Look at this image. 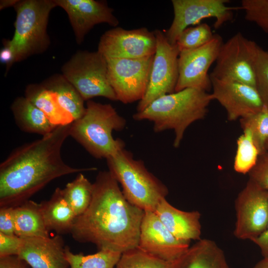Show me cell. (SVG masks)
<instances>
[{
    "instance_id": "cell-1",
    "label": "cell",
    "mask_w": 268,
    "mask_h": 268,
    "mask_svg": "<svg viewBox=\"0 0 268 268\" xmlns=\"http://www.w3.org/2000/svg\"><path fill=\"white\" fill-rule=\"evenodd\" d=\"M91 202L70 232L80 243L123 253L137 247L144 211L129 202L109 171L98 173Z\"/></svg>"
},
{
    "instance_id": "cell-2",
    "label": "cell",
    "mask_w": 268,
    "mask_h": 268,
    "mask_svg": "<svg viewBox=\"0 0 268 268\" xmlns=\"http://www.w3.org/2000/svg\"><path fill=\"white\" fill-rule=\"evenodd\" d=\"M70 126H58L17 147L0 163V207L20 205L57 178L95 169L72 167L63 160L61 149Z\"/></svg>"
},
{
    "instance_id": "cell-3",
    "label": "cell",
    "mask_w": 268,
    "mask_h": 268,
    "mask_svg": "<svg viewBox=\"0 0 268 268\" xmlns=\"http://www.w3.org/2000/svg\"><path fill=\"white\" fill-rule=\"evenodd\" d=\"M212 100L211 93L188 88L159 97L142 111L134 113L133 118L135 121L152 122L155 133L173 130V146L178 148L187 129L205 117Z\"/></svg>"
},
{
    "instance_id": "cell-4",
    "label": "cell",
    "mask_w": 268,
    "mask_h": 268,
    "mask_svg": "<svg viewBox=\"0 0 268 268\" xmlns=\"http://www.w3.org/2000/svg\"><path fill=\"white\" fill-rule=\"evenodd\" d=\"M85 111L70 126L69 136L81 144L93 157L107 159L125 147L120 138H114L112 132L126 126V119L110 104L92 100L86 103Z\"/></svg>"
},
{
    "instance_id": "cell-5",
    "label": "cell",
    "mask_w": 268,
    "mask_h": 268,
    "mask_svg": "<svg viewBox=\"0 0 268 268\" xmlns=\"http://www.w3.org/2000/svg\"><path fill=\"white\" fill-rule=\"evenodd\" d=\"M107 160L109 171L120 184L127 200L143 211H154L168 189L125 147Z\"/></svg>"
},
{
    "instance_id": "cell-6",
    "label": "cell",
    "mask_w": 268,
    "mask_h": 268,
    "mask_svg": "<svg viewBox=\"0 0 268 268\" xmlns=\"http://www.w3.org/2000/svg\"><path fill=\"white\" fill-rule=\"evenodd\" d=\"M55 0H22L13 6L16 13L11 39L3 41L13 54V64L44 52L50 44L47 28Z\"/></svg>"
},
{
    "instance_id": "cell-7",
    "label": "cell",
    "mask_w": 268,
    "mask_h": 268,
    "mask_svg": "<svg viewBox=\"0 0 268 268\" xmlns=\"http://www.w3.org/2000/svg\"><path fill=\"white\" fill-rule=\"evenodd\" d=\"M61 70L84 101L97 96L117 101L108 79L107 60L98 51H77Z\"/></svg>"
},
{
    "instance_id": "cell-8",
    "label": "cell",
    "mask_w": 268,
    "mask_h": 268,
    "mask_svg": "<svg viewBox=\"0 0 268 268\" xmlns=\"http://www.w3.org/2000/svg\"><path fill=\"white\" fill-rule=\"evenodd\" d=\"M258 45L237 33L222 44L210 76L256 87L254 64Z\"/></svg>"
},
{
    "instance_id": "cell-9",
    "label": "cell",
    "mask_w": 268,
    "mask_h": 268,
    "mask_svg": "<svg viewBox=\"0 0 268 268\" xmlns=\"http://www.w3.org/2000/svg\"><path fill=\"white\" fill-rule=\"evenodd\" d=\"M154 56L139 59L106 58L109 82L117 101L142 100L147 89Z\"/></svg>"
},
{
    "instance_id": "cell-10",
    "label": "cell",
    "mask_w": 268,
    "mask_h": 268,
    "mask_svg": "<svg viewBox=\"0 0 268 268\" xmlns=\"http://www.w3.org/2000/svg\"><path fill=\"white\" fill-rule=\"evenodd\" d=\"M156 49L154 55L149 82L143 98L138 102L136 112H140L155 99L175 92L178 78V58L180 52L171 44L165 33L154 31Z\"/></svg>"
},
{
    "instance_id": "cell-11",
    "label": "cell",
    "mask_w": 268,
    "mask_h": 268,
    "mask_svg": "<svg viewBox=\"0 0 268 268\" xmlns=\"http://www.w3.org/2000/svg\"><path fill=\"white\" fill-rule=\"evenodd\" d=\"M227 0H172L174 17L170 27L165 32L168 41L175 45L182 32L190 25L199 24L202 20L214 18V27H221L233 18V10L240 6L227 5Z\"/></svg>"
},
{
    "instance_id": "cell-12",
    "label": "cell",
    "mask_w": 268,
    "mask_h": 268,
    "mask_svg": "<svg viewBox=\"0 0 268 268\" xmlns=\"http://www.w3.org/2000/svg\"><path fill=\"white\" fill-rule=\"evenodd\" d=\"M234 236L250 240L258 237L268 223V191L249 180L235 201Z\"/></svg>"
},
{
    "instance_id": "cell-13",
    "label": "cell",
    "mask_w": 268,
    "mask_h": 268,
    "mask_svg": "<svg viewBox=\"0 0 268 268\" xmlns=\"http://www.w3.org/2000/svg\"><path fill=\"white\" fill-rule=\"evenodd\" d=\"M223 43L222 38L214 34L209 42L197 49L180 52L178 58V78L175 92L194 88L208 92L211 81L208 71L215 62Z\"/></svg>"
},
{
    "instance_id": "cell-14",
    "label": "cell",
    "mask_w": 268,
    "mask_h": 268,
    "mask_svg": "<svg viewBox=\"0 0 268 268\" xmlns=\"http://www.w3.org/2000/svg\"><path fill=\"white\" fill-rule=\"evenodd\" d=\"M156 39L145 27L127 30L116 27L100 37L97 51L105 58L139 59L154 56Z\"/></svg>"
},
{
    "instance_id": "cell-15",
    "label": "cell",
    "mask_w": 268,
    "mask_h": 268,
    "mask_svg": "<svg viewBox=\"0 0 268 268\" xmlns=\"http://www.w3.org/2000/svg\"><path fill=\"white\" fill-rule=\"evenodd\" d=\"M210 76L213 100H217L225 109L229 121L256 113L265 105L256 87Z\"/></svg>"
},
{
    "instance_id": "cell-16",
    "label": "cell",
    "mask_w": 268,
    "mask_h": 268,
    "mask_svg": "<svg viewBox=\"0 0 268 268\" xmlns=\"http://www.w3.org/2000/svg\"><path fill=\"white\" fill-rule=\"evenodd\" d=\"M176 238L153 211H144L137 247L163 261L173 263L190 247Z\"/></svg>"
},
{
    "instance_id": "cell-17",
    "label": "cell",
    "mask_w": 268,
    "mask_h": 268,
    "mask_svg": "<svg viewBox=\"0 0 268 268\" xmlns=\"http://www.w3.org/2000/svg\"><path fill=\"white\" fill-rule=\"evenodd\" d=\"M57 6L67 12L76 41L80 44L85 35L96 24L107 23L117 27L118 18L106 1L95 0H55Z\"/></svg>"
},
{
    "instance_id": "cell-18",
    "label": "cell",
    "mask_w": 268,
    "mask_h": 268,
    "mask_svg": "<svg viewBox=\"0 0 268 268\" xmlns=\"http://www.w3.org/2000/svg\"><path fill=\"white\" fill-rule=\"evenodd\" d=\"M17 256L31 268H68L66 246L61 235L22 238Z\"/></svg>"
},
{
    "instance_id": "cell-19",
    "label": "cell",
    "mask_w": 268,
    "mask_h": 268,
    "mask_svg": "<svg viewBox=\"0 0 268 268\" xmlns=\"http://www.w3.org/2000/svg\"><path fill=\"white\" fill-rule=\"evenodd\" d=\"M167 229L177 239L190 243L200 240L201 213L197 210L185 211L163 199L154 211Z\"/></svg>"
},
{
    "instance_id": "cell-20",
    "label": "cell",
    "mask_w": 268,
    "mask_h": 268,
    "mask_svg": "<svg viewBox=\"0 0 268 268\" xmlns=\"http://www.w3.org/2000/svg\"><path fill=\"white\" fill-rule=\"evenodd\" d=\"M171 268H229L223 250L214 241L201 239L172 264Z\"/></svg>"
},
{
    "instance_id": "cell-21",
    "label": "cell",
    "mask_w": 268,
    "mask_h": 268,
    "mask_svg": "<svg viewBox=\"0 0 268 268\" xmlns=\"http://www.w3.org/2000/svg\"><path fill=\"white\" fill-rule=\"evenodd\" d=\"M41 211L47 230L57 234L70 233L77 218L64 198L62 189L57 188L50 199L40 202Z\"/></svg>"
},
{
    "instance_id": "cell-22",
    "label": "cell",
    "mask_w": 268,
    "mask_h": 268,
    "mask_svg": "<svg viewBox=\"0 0 268 268\" xmlns=\"http://www.w3.org/2000/svg\"><path fill=\"white\" fill-rule=\"evenodd\" d=\"M10 109L16 124L24 132L44 136L57 127L50 122L41 110L25 96L16 98Z\"/></svg>"
},
{
    "instance_id": "cell-23",
    "label": "cell",
    "mask_w": 268,
    "mask_h": 268,
    "mask_svg": "<svg viewBox=\"0 0 268 268\" xmlns=\"http://www.w3.org/2000/svg\"><path fill=\"white\" fill-rule=\"evenodd\" d=\"M25 97L56 127L68 125L74 121L71 115L61 106L56 94L42 83L28 85L25 90Z\"/></svg>"
},
{
    "instance_id": "cell-24",
    "label": "cell",
    "mask_w": 268,
    "mask_h": 268,
    "mask_svg": "<svg viewBox=\"0 0 268 268\" xmlns=\"http://www.w3.org/2000/svg\"><path fill=\"white\" fill-rule=\"evenodd\" d=\"M14 234L21 238L48 237L40 203L28 200L14 207Z\"/></svg>"
},
{
    "instance_id": "cell-25",
    "label": "cell",
    "mask_w": 268,
    "mask_h": 268,
    "mask_svg": "<svg viewBox=\"0 0 268 268\" xmlns=\"http://www.w3.org/2000/svg\"><path fill=\"white\" fill-rule=\"evenodd\" d=\"M41 83L56 94L61 106L71 115L74 120L84 114L86 109L84 100L62 74H54Z\"/></svg>"
},
{
    "instance_id": "cell-26",
    "label": "cell",
    "mask_w": 268,
    "mask_h": 268,
    "mask_svg": "<svg viewBox=\"0 0 268 268\" xmlns=\"http://www.w3.org/2000/svg\"><path fill=\"white\" fill-rule=\"evenodd\" d=\"M93 185L81 173L62 189L63 195L77 217L89 205L93 195Z\"/></svg>"
},
{
    "instance_id": "cell-27",
    "label": "cell",
    "mask_w": 268,
    "mask_h": 268,
    "mask_svg": "<svg viewBox=\"0 0 268 268\" xmlns=\"http://www.w3.org/2000/svg\"><path fill=\"white\" fill-rule=\"evenodd\" d=\"M65 254L68 263V268H115L121 253L107 250L84 255L83 253H72L66 247Z\"/></svg>"
},
{
    "instance_id": "cell-28",
    "label": "cell",
    "mask_w": 268,
    "mask_h": 268,
    "mask_svg": "<svg viewBox=\"0 0 268 268\" xmlns=\"http://www.w3.org/2000/svg\"><path fill=\"white\" fill-rule=\"evenodd\" d=\"M260 156L259 150L251 133L243 131L237 140V149L234 160V169L239 174L249 173L256 165Z\"/></svg>"
},
{
    "instance_id": "cell-29",
    "label": "cell",
    "mask_w": 268,
    "mask_h": 268,
    "mask_svg": "<svg viewBox=\"0 0 268 268\" xmlns=\"http://www.w3.org/2000/svg\"><path fill=\"white\" fill-rule=\"evenodd\" d=\"M240 123L243 131H249L259 150L260 155L267 152L268 143V106L264 105L259 112L242 118Z\"/></svg>"
},
{
    "instance_id": "cell-30",
    "label": "cell",
    "mask_w": 268,
    "mask_h": 268,
    "mask_svg": "<svg viewBox=\"0 0 268 268\" xmlns=\"http://www.w3.org/2000/svg\"><path fill=\"white\" fill-rule=\"evenodd\" d=\"M173 263L161 260L136 247L122 253L115 268H171Z\"/></svg>"
},
{
    "instance_id": "cell-31",
    "label": "cell",
    "mask_w": 268,
    "mask_h": 268,
    "mask_svg": "<svg viewBox=\"0 0 268 268\" xmlns=\"http://www.w3.org/2000/svg\"><path fill=\"white\" fill-rule=\"evenodd\" d=\"M213 34L210 27L205 23L196 26L188 27L180 34L176 45L179 52L201 47L212 39Z\"/></svg>"
},
{
    "instance_id": "cell-32",
    "label": "cell",
    "mask_w": 268,
    "mask_h": 268,
    "mask_svg": "<svg viewBox=\"0 0 268 268\" xmlns=\"http://www.w3.org/2000/svg\"><path fill=\"white\" fill-rule=\"evenodd\" d=\"M240 6L246 20L268 33V0H242Z\"/></svg>"
},
{
    "instance_id": "cell-33",
    "label": "cell",
    "mask_w": 268,
    "mask_h": 268,
    "mask_svg": "<svg viewBox=\"0 0 268 268\" xmlns=\"http://www.w3.org/2000/svg\"><path fill=\"white\" fill-rule=\"evenodd\" d=\"M256 88L268 106V51L258 45L255 59Z\"/></svg>"
},
{
    "instance_id": "cell-34",
    "label": "cell",
    "mask_w": 268,
    "mask_h": 268,
    "mask_svg": "<svg viewBox=\"0 0 268 268\" xmlns=\"http://www.w3.org/2000/svg\"><path fill=\"white\" fill-rule=\"evenodd\" d=\"M250 180L268 191V151L260 155L248 173Z\"/></svg>"
},
{
    "instance_id": "cell-35",
    "label": "cell",
    "mask_w": 268,
    "mask_h": 268,
    "mask_svg": "<svg viewBox=\"0 0 268 268\" xmlns=\"http://www.w3.org/2000/svg\"><path fill=\"white\" fill-rule=\"evenodd\" d=\"M22 239L15 235H6L0 232V257L17 256Z\"/></svg>"
},
{
    "instance_id": "cell-36",
    "label": "cell",
    "mask_w": 268,
    "mask_h": 268,
    "mask_svg": "<svg viewBox=\"0 0 268 268\" xmlns=\"http://www.w3.org/2000/svg\"><path fill=\"white\" fill-rule=\"evenodd\" d=\"M14 207H0V232L6 235H15Z\"/></svg>"
},
{
    "instance_id": "cell-37",
    "label": "cell",
    "mask_w": 268,
    "mask_h": 268,
    "mask_svg": "<svg viewBox=\"0 0 268 268\" xmlns=\"http://www.w3.org/2000/svg\"><path fill=\"white\" fill-rule=\"evenodd\" d=\"M24 260L17 256L0 257V268H29Z\"/></svg>"
},
{
    "instance_id": "cell-38",
    "label": "cell",
    "mask_w": 268,
    "mask_h": 268,
    "mask_svg": "<svg viewBox=\"0 0 268 268\" xmlns=\"http://www.w3.org/2000/svg\"><path fill=\"white\" fill-rule=\"evenodd\" d=\"M251 241L259 247L263 257H268V223L265 230Z\"/></svg>"
},
{
    "instance_id": "cell-39",
    "label": "cell",
    "mask_w": 268,
    "mask_h": 268,
    "mask_svg": "<svg viewBox=\"0 0 268 268\" xmlns=\"http://www.w3.org/2000/svg\"><path fill=\"white\" fill-rule=\"evenodd\" d=\"M0 62L6 65L5 74L13 64V54L11 50L7 47L3 46L0 52Z\"/></svg>"
},
{
    "instance_id": "cell-40",
    "label": "cell",
    "mask_w": 268,
    "mask_h": 268,
    "mask_svg": "<svg viewBox=\"0 0 268 268\" xmlns=\"http://www.w3.org/2000/svg\"><path fill=\"white\" fill-rule=\"evenodd\" d=\"M18 0H2L0 2V10L10 6H14L18 2Z\"/></svg>"
},
{
    "instance_id": "cell-41",
    "label": "cell",
    "mask_w": 268,
    "mask_h": 268,
    "mask_svg": "<svg viewBox=\"0 0 268 268\" xmlns=\"http://www.w3.org/2000/svg\"><path fill=\"white\" fill-rule=\"evenodd\" d=\"M253 268H268V257H263V259L259 261Z\"/></svg>"
},
{
    "instance_id": "cell-42",
    "label": "cell",
    "mask_w": 268,
    "mask_h": 268,
    "mask_svg": "<svg viewBox=\"0 0 268 268\" xmlns=\"http://www.w3.org/2000/svg\"><path fill=\"white\" fill-rule=\"evenodd\" d=\"M266 149H267V151H268V143L267 145Z\"/></svg>"
}]
</instances>
